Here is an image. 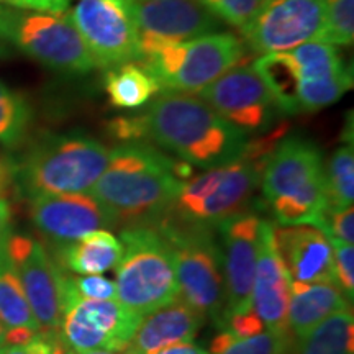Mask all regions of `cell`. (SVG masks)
Instances as JSON below:
<instances>
[{
  "label": "cell",
  "instance_id": "obj_1",
  "mask_svg": "<svg viewBox=\"0 0 354 354\" xmlns=\"http://www.w3.org/2000/svg\"><path fill=\"white\" fill-rule=\"evenodd\" d=\"M190 177L187 162L148 143H128L110 151L104 174L88 194L107 210L115 227H154Z\"/></svg>",
  "mask_w": 354,
  "mask_h": 354
},
{
  "label": "cell",
  "instance_id": "obj_2",
  "mask_svg": "<svg viewBox=\"0 0 354 354\" xmlns=\"http://www.w3.org/2000/svg\"><path fill=\"white\" fill-rule=\"evenodd\" d=\"M141 113L146 141L201 169L223 166L245 153L248 136L190 94L161 92Z\"/></svg>",
  "mask_w": 354,
  "mask_h": 354
},
{
  "label": "cell",
  "instance_id": "obj_3",
  "mask_svg": "<svg viewBox=\"0 0 354 354\" xmlns=\"http://www.w3.org/2000/svg\"><path fill=\"white\" fill-rule=\"evenodd\" d=\"M277 140L279 135L266 136L256 143L248 141L240 158L184 180L162 216L194 227L216 230L225 220L248 212Z\"/></svg>",
  "mask_w": 354,
  "mask_h": 354
},
{
  "label": "cell",
  "instance_id": "obj_4",
  "mask_svg": "<svg viewBox=\"0 0 354 354\" xmlns=\"http://www.w3.org/2000/svg\"><path fill=\"white\" fill-rule=\"evenodd\" d=\"M261 189L281 227L318 228L328 207L320 149L299 136L281 140L266 161Z\"/></svg>",
  "mask_w": 354,
  "mask_h": 354
},
{
  "label": "cell",
  "instance_id": "obj_5",
  "mask_svg": "<svg viewBox=\"0 0 354 354\" xmlns=\"http://www.w3.org/2000/svg\"><path fill=\"white\" fill-rule=\"evenodd\" d=\"M110 149L87 133L74 130L44 135L24 161L15 179L26 197L88 194L107 167Z\"/></svg>",
  "mask_w": 354,
  "mask_h": 354
},
{
  "label": "cell",
  "instance_id": "obj_6",
  "mask_svg": "<svg viewBox=\"0 0 354 354\" xmlns=\"http://www.w3.org/2000/svg\"><path fill=\"white\" fill-rule=\"evenodd\" d=\"M140 64L161 92L197 94L221 74L241 64L246 46L241 38L218 32L189 41H166L138 33Z\"/></svg>",
  "mask_w": 354,
  "mask_h": 354
},
{
  "label": "cell",
  "instance_id": "obj_7",
  "mask_svg": "<svg viewBox=\"0 0 354 354\" xmlns=\"http://www.w3.org/2000/svg\"><path fill=\"white\" fill-rule=\"evenodd\" d=\"M154 228L171 250L179 299L203 318L221 323L225 313L223 254L215 230L161 216Z\"/></svg>",
  "mask_w": 354,
  "mask_h": 354
},
{
  "label": "cell",
  "instance_id": "obj_8",
  "mask_svg": "<svg viewBox=\"0 0 354 354\" xmlns=\"http://www.w3.org/2000/svg\"><path fill=\"white\" fill-rule=\"evenodd\" d=\"M120 241L115 287L123 307L143 318L179 297L171 250L156 228H125Z\"/></svg>",
  "mask_w": 354,
  "mask_h": 354
},
{
  "label": "cell",
  "instance_id": "obj_9",
  "mask_svg": "<svg viewBox=\"0 0 354 354\" xmlns=\"http://www.w3.org/2000/svg\"><path fill=\"white\" fill-rule=\"evenodd\" d=\"M13 46L64 76H87L97 69L94 57L66 13L19 12L13 26Z\"/></svg>",
  "mask_w": 354,
  "mask_h": 354
},
{
  "label": "cell",
  "instance_id": "obj_10",
  "mask_svg": "<svg viewBox=\"0 0 354 354\" xmlns=\"http://www.w3.org/2000/svg\"><path fill=\"white\" fill-rule=\"evenodd\" d=\"M141 317L118 300H92L76 294L64 277L61 336L74 351L125 349L138 328Z\"/></svg>",
  "mask_w": 354,
  "mask_h": 354
},
{
  "label": "cell",
  "instance_id": "obj_11",
  "mask_svg": "<svg viewBox=\"0 0 354 354\" xmlns=\"http://www.w3.org/2000/svg\"><path fill=\"white\" fill-rule=\"evenodd\" d=\"M323 30V0H264L240 32L246 50L263 56L320 41Z\"/></svg>",
  "mask_w": 354,
  "mask_h": 354
},
{
  "label": "cell",
  "instance_id": "obj_12",
  "mask_svg": "<svg viewBox=\"0 0 354 354\" xmlns=\"http://www.w3.org/2000/svg\"><path fill=\"white\" fill-rule=\"evenodd\" d=\"M221 118L245 136L268 133L279 110L253 66L238 64L197 92Z\"/></svg>",
  "mask_w": 354,
  "mask_h": 354
},
{
  "label": "cell",
  "instance_id": "obj_13",
  "mask_svg": "<svg viewBox=\"0 0 354 354\" xmlns=\"http://www.w3.org/2000/svg\"><path fill=\"white\" fill-rule=\"evenodd\" d=\"M68 12L97 68L140 63L138 30L115 0H76Z\"/></svg>",
  "mask_w": 354,
  "mask_h": 354
},
{
  "label": "cell",
  "instance_id": "obj_14",
  "mask_svg": "<svg viewBox=\"0 0 354 354\" xmlns=\"http://www.w3.org/2000/svg\"><path fill=\"white\" fill-rule=\"evenodd\" d=\"M6 250L15 268L32 308L39 333L59 335L63 320V286L57 266L48 256L41 243L25 234H10Z\"/></svg>",
  "mask_w": 354,
  "mask_h": 354
},
{
  "label": "cell",
  "instance_id": "obj_15",
  "mask_svg": "<svg viewBox=\"0 0 354 354\" xmlns=\"http://www.w3.org/2000/svg\"><path fill=\"white\" fill-rule=\"evenodd\" d=\"M289 51L297 71L300 113L330 107L353 87V68L335 44L308 41Z\"/></svg>",
  "mask_w": 354,
  "mask_h": 354
},
{
  "label": "cell",
  "instance_id": "obj_16",
  "mask_svg": "<svg viewBox=\"0 0 354 354\" xmlns=\"http://www.w3.org/2000/svg\"><path fill=\"white\" fill-rule=\"evenodd\" d=\"M263 218L251 212H243L225 220L218 232L223 241L225 313L251 310V289L259 256ZM221 318V322H223ZM221 325V323H220Z\"/></svg>",
  "mask_w": 354,
  "mask_h": 354
},
{
  "label": "cell",
  "instance_id": "obj_17",
  "mask_svg": "<svg viewBox=\"0 0 354 354\" xmlns=\"http://www.w3.org/2000/svg\"><path fill=\"white\" fill-rule=\"evenodd\" d=\"M141 35L189 41L223 32V21L197 0H115Z\"/></svg>",
  "mask_w": 354,
  "mask_h": 354
},
{
  "label": "cell",
  "instance_id": "obj_18",
  "mask_svg": "<svg viewBox=\"0 0 354 354\" xmlns=\"http://www.w3.org/2000/svg\"><path fill=\"white\" fill-rule=\"evenodd\" d=\"M30 216L53 241L69 245L86 234L115 227L107 210L92 194H53L30 198Z\"/></svg>",
  "mask_w": 354,
  "mask_h": 354
},
{
  "label": "cell",
  "instance_id": "obj_19",
  "mask_svg": "<svg viewBox=\"0 0 354 354\" xmlns=\"http://www.w3.org/2000/svg\"><path fill=\"white\" fill-rule=\"evenodd\" d=\"M290 277L279 258L274 243V225L264 220L261 227L259 256L251 289V308L264 328L279 338L290 339L289 331Z\"/></svg>",
  "mask_w": 354,
  "mask_h": 354
},
{
  "label": "cell",
  "instance_id": "obj_20",
  "mask_svg": "<svg viewBox=\"0 0 354 354\" xmlns=\"http://www.w3.org/2000/svg\"><path fill=\"white\" fill-rule=\"evenodd\" d=\"M274 243L290 282L336 284L333 251L320 230L308 225L274 227Z\"/></svg>",
  "mask_w": 354,
  "mask_h": 354
},
{
  "label": "cell",
  "instance_id": "obj_21",
  "mask_svg": "<svg viewBox=\"0 0 354 354\" xmlns=\"http://www.w3.org/2000/svg\"><path fill=\"white\" fill-rule=\"evenodd\" d=\"M205 322L201 313L177 297L141 318L128 343V354H158L174 344L192 342Z\"/></svg>",
  "mask_w": 354,
  "mask_h": 354
},
{
  "label": "cell",
  "instance_id": "obj_22",
  "mask_svg": "<svg viewBox=\"0 0 354 354\" xmlns=\"http://www.w3.org/2000/svg\"><path fill=\"white\" fill-rule=\"evenodd\" d=\"M351 302L336 284H302L290 282L289 331L304 338L318 323L336 312L349 308Z\"/></svg>",
  "mask_w": 354,
  "mask_h": 354
},
{
  "label": "cell",
  "instance_id": "obj_23",
  "mask_svg": "<svg viewBox=\"0 0 354 354\" xmlns=\"http://www.w3.org/2000/svg\"><path fill=\"white\" fill-rule=\"evenodd\" d=\"M0 322L6 326L7 344H26L39 333L6 245L0 246Z\"/></svg>",
  "mask_w": 354,
  "mask_h": 354
},
{
  "label": "cell",
  "instance_id": "obj_24",
  "mask_svg": "<svg viewBox=\"0 0 354 354\" xmlns=\"http://www.w3.org/2000/svg\"><path fill=\"white\" fill-rule=\"evenodd\" d=\"M122 251V241L113 233L97 230L64 245L63 263L79 276H99L117 268Z\"/></svg>",
  "mask_w": 354,
  "mask_h": 354
},
{
  "label": "cell",
  "instance_id": "obj_25",
  "mask_svg": "<svg viewBox=\"0 0 354 354\" xmlns=\"http://www.w3.org/2000/svg\"><path fill=\"white\" fill-rule=\"evenodd\" d=\"M102 84L110 104L122 110L146 107L161 92L151 74L136 63L105 69Z\"/></svg>",
  "mask_w": 354,
  "mask_h": 354
},
{
  "label": "cell",
  "instance_id": "obj_26",
  "mask_svg": "<svg viewBox=\"0 0 354 354\" xmlns=\"http://www.w3.org/2000/svg\"><path fill=\"white\" fill-rule=\"evenodd\" d=\"M351 308L336 312L299 339L297 354H354Z\"/></svg>",
  "mask_w": 354,
  "mask_h": 354
},
{
  "label": "cell",
  "instance_id": "obj_27",
  "mask_svg": "<svg viewBox=\"0 0 354 354\" xmlns=\"http://www.w3.org/2000/svg\"><path fill=\"white\" fill-rule=\"evenodd\" d=\"M33 109L24 95L0 81V145L17 148L28 135Z\"/></svg>",
  "mask_w": 354,
  "mask_h": 354
},
{
  "label": "cell",
  "instance_id": "obj_28",
  "mask_svg": "<svg viewBox=\"0 0 354 354\" xmlns=\"http://www.w3.org/2000/svg\"><path fill=\"white\" fill-rule=\"evenodd\" d=\"M326 197L330 207H348L354 201L353 143H344L331 154L325 169Z\"/></svg>",
  "mask_w": 354,
  "mask_h": 354
},
{
  "label": "cell",
  "instance_id": "obj_29",
  "mask_svg": "<svg viewBox=\"0 0 354 354\" xmlns=\"http://www.w3.org/2000/svg\"><path fill=\"white\" fill-rule=\"evenodd\" d=\"M289 343L290 339L279 338L268 330L250 338H238L225 330L214 338L210 354H286Z\"/></svg>",
  "mask_w": 354,
  "mask_h": 354
},
{
  "label": "cell",
  "instance_id": "obj_30",
  "mask_svg": "<svg viewBox=\"0 0 354 354\" xmlns=\"http://www.w3.org/2000/svg\"><path fill=\"white\" fill-rule=\"evenodd\" d=\"M325 2V30L323 43L335 46H351L354 41V0H323Z\"/></svg>",
  "mask_w": 354,
  "mask_h": 354
},
{
  "label": "cell",
  "instance_id": "obj_31",
  "mask_svg": "<svg viewBox=\"0 0 354 354\" xmlns=\"http://www.w3.org/2000/svg\"><path fill=\"white\" fill-rule=\"evenodd\" d=\"M223 24L241 30L258 12L264 0H197Z\"/></svg>",
  "mask_w": 354,
  "mask_h": 354
},
{
  "label": "cell",
  "instance_id": "obj_32",
  "mask_svg": "<svg viewBox=\"0 0 354 354\" xmlns=\"http://www.w3.org/2000/svg\"><path fill=\"white\" fill-rule=\"evenodd\" d=\"M318 230L326 234L328 240H338L348 245L354 243V210L348 207H326Z\"/></svg>",
  "mask_w": 354,
  "mask_h": 354
},
{
  "label": "cell",
  "instance_id": "obj_33",
  "mask_svg": "<svg viewBox=\"0 0 354 354\" xmlns=\"http://www.w3.org/2000/svg\"><path fill=\"white\" fill-rule=\"evenodd\" d=\"M333 251V268L336 284L349 302H353L354 295V246L348 243L330 240Z\"/></svg>",
  "mask_w": 354,
  "mask_h": 354
},
{
  "label": "cell",
  "instance_id": "obj_34",
  "mask_svg": "<svg viewBox=\"0 0 354 354\" xmlns=\"http://www.w3.org/2000/svg\"><path fill=\"white\" fill-rule=\"evenodd\" d=\"M107 131L120 145L146 143V133L141 113H131L125 117L112 118L107 123Z\"/></svg>",
  "mask_w": 354,
  "mask_h": 354
},
{
  "label": "cell",
  "instance_id": "obj_35",
  "mask_svg": "<svg viewBox=\"0 0 354 354\" xmlns=\"http://www.w3.org/2000/svg\"><path fill=\"white\" fill-rule=\"evenodd\" d=\"M71 286L77 295L92 300H117L115 281L105 276H82L71 279Z\"/></svg>",
  "mask_w": 354,
  "mask_h": 354
},
{
  "label": "cell",
  "instance_id": "obj_36",
  "mask_svg": "<svg viewBox=\"0 0 354 354\" xmlns=\"http://www.w3.org/2000/svg\"><path fill=\"white\" fill-rule=\"evenodd\" d=\"M64 343L61 333H38L26 344H7L0 349V354H66Z\"/></svg>",
  "mask_w": 354,
  "mask_h": 354
},
{
  "label": "cell",
  "instance_id": "obj_37",
  "mask_svg": "<svg viewBox=\"0 0 354 354\" xmlns=\"http://www.w3.org/2000/svg\"><path fill=\"white\" fill-rule=\"evenodd\" d=\"M221 328L228 330L238 338H250V336H256L266 331L264 323L261 318L256 315L254 310H246V312H234L230 313L221 322Z\"/></svg>",
  "mask_w": 354,
  "mask_h": 354
},
{
  "label": "cell",
  "instance_id": "obj_38",
  "mask_svg": "<svg viewBox=\"0 0 354 354\" xmlns=\"http://www.w3.org/2000/svg\"><path fill=\"white\" fill-rule=\"evenodd\" d=\"M73 0H0V6H6L20 12H41L63 15L69 10Z\"/></svg>",
  "mask_w": 354,
  "mask_h": 354
},
{
  "label": "cell",
  "instance_id": "obj_39",
  "mask_svg": "<svg viewBox=\"0 0 354 354\" xmlns=\"http://www.w3.org/2000/svg\"><path fill=\"white\" fill-rule=\"evenodd\" d=\"M20 10H13L6 6H0V59L12 56L13 50V26H15L17 13Z\"/></svg>",
  "mask_w": 354,
  "mask_h": 354
},
{
  "label": "cell",
  "instance_id": "obj_40",
  "mask_svg": "<svg viewBox=\"0 0 354 354\" xmlns=\"http://www.w3.org/2000/svg\"><path fill=\"white\" fill-rule=\"evenodd\" d=\"M12 232V209L7 198H0V246H3Z\"/></svg>",
  "mask_w": 354,
  "mask_h": 354
},
{
  "label": "cell",
  "instance_id": "obj_41",
  "mask_svg": "<svg viewBox=\"0 0 354 354\" xmlns=\"http://www.w3.org/2000/svg\"><path fill=\"white\" fill-rule=\"evenodd\" d=\"M13 180H15V166L8 159L0 156V198L7 197Z\"/></svg>",
  "mask_w": 354,
  "mask_h": 354
},
{
  "label": "cell",
  "instance_id": "obj_42",
  "mask_svg": "<svg viewBox=\"0 0 354 354\" xmlns=\"http://www.w3.org/2000/svg\"><path fill=\"white\" fill-rule=\"evenodd\" d=\"M158 354H210L207 349H203L198 344L192 343V342H185V343H179L174 344V346H169L162 351H159Z\"/></svg>",
  "mask_w": 354,
  "mask_h": 354
},
{
  "label": "cell",
  "instance_id": "obj_43",
  "mask_svg": "<svg viewBox=\"0 0 354 354\" xmlns=\"http://www.w3.org/2000/svg\"><path fill=\"white\" fill-rule=\"evenodd\" d=\"M76 354H128V349H91V351H81Z\"/></svg>",
  "mask_w": 354,
  "mask_h": 354
},
{
  "label": "cell",
  "instance_id": "obj_44",
  "mask_svg": "<svg viewBox=\"0 0 354 354\" xmlns=\"http://www.w3.org/2000/svg\"><path fill=\"white\" fill-rule=\"evenodd\" d=\"M3 346H7L6 343V326L2 325V322H0V349Z\"/></svg>",
  "mask_w": 354,
  "mask_h": 354
},
{
  "label": "cell",
  "instance_id": "obj_45",
  "mask_svg": "<svg viewBox=\"0 0 354 354\" xmlns=\"http://www.w3.org/2000/svg\"><path fill=\"white\" fill-rule=\"evenodd\" d=\"M66 354H76V353H66Z\"/></svg>",
  "mask_w": 354,
  "mask_h": 354
}]
</instances>
